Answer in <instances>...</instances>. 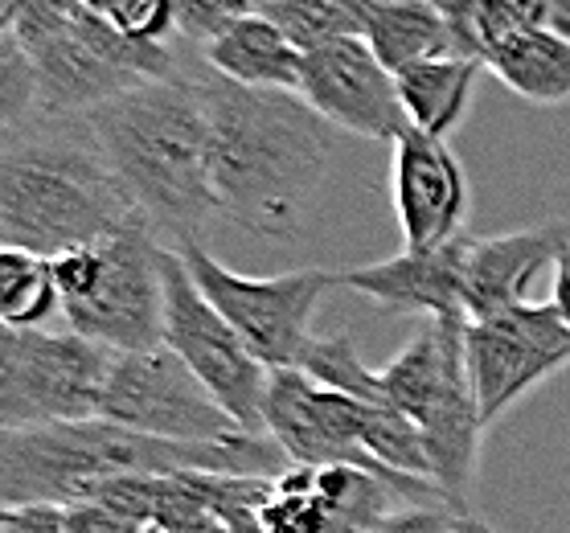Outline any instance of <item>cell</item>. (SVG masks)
<instances>
[{
    "label": "cell",
    "instance_id": "6da1fadb",
    "mask_svg": "<svg viewBox=\"0 0 570 533\" xmlns=\"http://www.w3.org/2000/svg\"><path fill=\"white\" fill-rule=\"evenodd\" d=\"M209 116V177L222 218L263 238H292L328 177L333 124L304 95L255 91L202 75Z\"/></svg>",
    "mask_w": 570,
    "mask_h": 533
},
{
    "label": "cell",
    "instance_id": "7a4b0ae2",
    "mask_svg": "<svg viewBox=\"0 0 570 533\" xmlns=\"http://www.w3.org/2000/svg\"><path fill=\"white\" fill-rule=\"evenodd\" d=\"M292 468L272 435L234 443H169L128 431L107 418L0 431V509L13 505H91L95 496L131 476L226 472L272 476Z\"/></svg>",
    "mask_w": 570,
    "mask_h": 533
},
{
    "label": "cell",
    "instance_id": "3957f363",
    "mask_svg": "<svg viewBox=\"0 0 570 533\" xmlns=\"http://www.w3.org/2000/svg\"><path fill=\"white\" fill-rule=\"evenodd\" d=\"M148 226L82 116H33L0 144V247L62 259Z\"/></svg>",
    "mask_w": 570,
    "mask_h": 533
},
{
    "label": "cell",
    "instance_id": "277c9868",
    "mask_svg": "<svg viewBox=\"0 0 570 533\" xmlns=\"http://www.w3.org/2000/svg\"><path fill=\"white\" fill-rule=\"evenodd\" d=\"M82 124L119 177L131 206L173 247L202 243L222 218L209 177V116L202 75L144 82L91 107Z\"/></svg>",
    "mask_w": 570,
    "mask_h": 533
},
{
    "label": "cell",
    "instance_id": "5b68a950",
    "mask_svg": "<svg viewBox=\"0 0 570 533\" xmlns=\"http://www.w3.org/2000/svg\"><path fill=\"white\" fill-rule=\"evenodd\" d=\"M386 403L399 406L423 435L431 476L460 513H468V493L476 481L480 418L476 386L468 369V320H423L411 345L382 369Z\"/></svg>",
    "mask_w": 570,
    "mask_h": 533
},
{
    "label": "cell",
    "instance_id": "8992f818",
    "mask_svg": "<svg viewBox=\"0 0 570 533\" xmlns=\"http://www.w3.org/2000/svg\"><path fill=\"white\" fill-rule=\"evenodd\" d=\"M165 238L153 226L53 259L66 328L111 353L165 345Z\"/></svg>",
    "mask_w": 570,
    "mask_h": 533
},
{
    "label": "cell",
    "instance_id": "52a82bcc",
    "mask_svg": "<svg viewBox=\"0 0 570 533\" xmlns=\"http://www.w3.org/2000/svg\"><path fill=\"white\" fill-rule=\"evenodd\" d=\"M21 46L38 75V116L53 119L87 116L91 107L124 91H136L144 82L185 75L173 46L131 41L87 9L46 38L21 41Z\"/></svg>",
    "mask_w": 570,
    "mask_h": 533
},
{
    "label": "cell",
    "instance_id": "ba28073f",
    "mask_svg": "<svg viewBox=\"0 0 570 533\" xmlns=\"http://www.w3.org/2000/svg\"><path fill=\"white\" fill-rule=\"evenodd\" d=\"M116 353L50 328L0 333V431L99 418Z\"/></svg>",
    "mask_w": 570,
    "mask_h": 533
},
{
    "label": "cell",
    "instance_id": "9c48e42d",
    "mask_svg": "<svg viewBox=\"0 0 570 533\" xmlns=\"http://www.w3.org/2000/svg\"><path fill=\"white\" fill-rule=\"evenodd\" d=\"M181 259L202 287V296L218 308L238 337L247 340V349L259 357L267 369H299L312 337V313L341 275L324 267H299L287 275H238L222 267L202 243H185Z\"/></svg>",
    "mask_w": 570,
    "mask_h": 533
},
{
    "label": "cell",
    "instance_id": "30bf717a",
    "mask_svg": "<svg viewBox=\"0 0 570 533\" xmlns=\"http://www.w3.org/2000/svg\"><path fill=\"white\" fill-rule=\"evenodd\" d=\"M99 418L169 443H234L250 435L169 345L116 353Z\"/></svg>",
    "mask_w": 570,
    "mask_h": 533
},
{
    "label": "cell",
    "instance_id": "8fae6325",
    "mask_svg": "<svg viewBox=\"0 0 570 533\" xmlns=\"http://www.w3.org/2000/svg\"><path fill=\"white\" fill-rule=\"evenodd\" d=\"M160 272H165V345L206 382V391L238 418V427L250 435H267L263 403H267L272 369L247 349V340L234 333L230 320L202 296L181 250L165 247Z\"/></svg>",
    "mask_w": 570,
    "mask_h": 533
},
{
    "label": "cell",
    "instance_id": "7c38bea8",
    "mask_svg": "<svg viewBox=\"0 0 570 533\" xmlns=\"http://www.w3.org/2000/svg\"><path fill=\"white\" fill-rule=\"evenodd\" d=\"M570 365V328L554 304H518L468 320V369L484 427Z\"/></svg>",
    "mask_w": 570,
    "mask_h": 533
},
{
    "label": "cell",
    "instance_id": "4fadbf2b",
    "mask_svg": "<svg viewBox=\"0 0 570 533\" xmlns=\"http://www.w3.org/2000/svg\"><path fill=\"white\" fill-rule=\"evenodd\" d=\"M362 418V398L324 391L304 369H272L263 423L292 468H365L386 481H415L386 472L365 452Z\"/></svg>",
    "mask_w": 570,
    "mask_h": 533
},
{
    "label": "cell",
    "instance_id": "5bb4252c",
    "mask_svg": "<svg viewBox=\"0 0 570 533\" xmlns=\"http://www.w3.org/2000/svg\"><path fill=\"white\" fill-rule=\"evenodd\" d=\"M299 95L333 128L353 131L362 140L394 148L411 131L406 107L399 99V82L365 38H341L304 53Z\"/></svg>",
    "mask_w": 570,
    "mask_h": 533
},
{
    "label": "cell",
    "instance_id": "9a60e30c",
    "mask_svg": "<svg viewBox=\"0 0 570 533\" xmlns=\"http://www.w3.org/2000/svg\"><path fill=\"white\" fill-rule=\"evenodd\" d=\"M390 201L399 214L402 250H440L464 235L468 177L452 144L406 131L390 148Z\"/></svg>",
    "mask_w": 570,
    "mask_h": 533
},
{
    "label": "cell",
    "instance_id": "2e32d148",
    "mask_svg": "<svg viewBox=\"0 0 570 533\" xmlns=\"http://www.w3.org/2000/svg\"><path fill=\"white\" fill-rule=\"evenodd\" d=\"M464 238L440 250H402L370 267L341 272V284L362 292L390 316H423V320H468L464 296Z\"/></svg>",
    "mask_w": 570,
    "mask_h": 533
},
{
    "label": "cell",
    "instance_id": "e0dca14e",
    "mask_svg": "<svg viewBox=\"0 0 570 533\" xmlns=\"http://www.w3.org/2000/svg\"><path fill=\"white\" fill-rule=\"evenodd\" d=\"M570 238L562 226H525L493 238H464L468 320L525 304V292L546 267H554Z\"/></svg>",
    "mask_w": 570,
    "mask_h": 533
},
{
    "label": "cell",
    "instance_id": "ac0fdd59",
    "mask_svg": "<svg viewBox=\"0 0 570 533\" xmlns=\"http://www.w3.org/2000/svg\"><path fill=\"white\" fill-rule=\"evenodd\" d=\"M202 58L218 79L255 91L299 95L304 82V50H296V41L263 13L238 17L218 41H209Z\"/></svg>",
    "mask_w": 570,
    "mask_h": 533
},
{
    "label": "cell",
    "instance_id": "d6986e66",
    "mask_svg": "<svg viewBox=\"0 0 570 533\" xmlns=\"http://www.w3.org/2000/svg\"><path fill=\"white\" fill-rule=\"evenodd\" d=\"M484 70L525 103H570V41L550 29H521L493 41L484 53Z\"/></svg>",
    "mask_w": 570,
    "mask_h": 533
},
{
    "label": "cell",
    "instance_id": "ffe728a7",
    "mask_svg": "<svg viewBox=\"0 0 570 533\" xmlns=\"http://www.w3.org/2000/svg\"><path fill=\"white\" fill-rule=\"evenodd\" d=\"M480 75H484V66L472 62V58H455V53L431 58V62H419L394 75L411 128L428 131L435 140H448L464 124Z\"/></svg>",
    "mask_w": 570,
    "mask_h": 533
},
{
    "label": "cell",
    "instance_id": "44dd1931",
    "mask_svg": "<svg viewBox=\"0 0 570 533\" xmlns=\"http://www.w3.org/2000/svg\"><path fill=\"white\" fill-rule=\"evenodd\" d=\"M365 41H370V50L382 58L390 75H402V70H411L419 62L455 53L448 21H443L435 0H370Z\"/></svg>",
    "mask_w": 570,
    "mask_h": 533
},
{
    "label": "cell",
    "instance_id": "7402d4cb",
    "mask_svg": "<svg viewBox=\"0 0 570 533\" xmlns=\"http://www.w3.org/2000/svg\"><path fill=\"white\" fill-rule=\"evenodd\" d=\"M50 316H62V292L53 263L0 247V320L4 328H46Z\"/></svg>",
    "mask_w": 570,
    "mask_h": 533
},
{
    "label": "cell",
    "instance_id": "603a6c76",
    "mask_svg": "<svg viewBox=\"0 0 570 533\" xmlns=\"http://www.w3.org/2000/svg\"><path fill=\"white\" fill-rule=\"evenodd\" d=\"M255 13L284 29L296 50L312 53L341 38H365L370 0H259Z\"/></svg>",
    "mask_w": 570,
    "mask_h": 533
},
{
    "label": "cell",
    "instance_id": "cb8c5ba5",
    "mask_svg": "<svg viewBox=\"0 0 570 533\" xmlns=\"http://www.w3.org/2000/svg\"><path fill=\"white\" fill-rule=\"evenodd\" d=\"M299 369L324 386V391L350 394V398H362V403H386V391H382V374L365 369L362 353L353 345L350 333H337V337H316L304 353Z\"/></svg>",
    "mask_w": 570,
    "mask_h": 533
},
{
    "label": "cell",
    "instance_id": "d4e9b609",
    "mask_svg": "<svg viewBox=\"0 0 570 533\" xmlns=\"http://www.w3.org/2000/svg\"><path fill=\"white\" fill-rule=\"evenodd\" d=\"M38 116V75L13 29H0V119L4 131Z\"/></svg>",
    "mask_w": 570,
    "mask_h": 533
},
{
    "label": "cell",
    "instance_id": "484cf974",
    "mask_svg": "<svg viewBox=\"0 0 570 533\" xmlns=\"http://www.w3.org/2000/svg\"><path fill=\"white\" fill-rule=\"evenodd\" d=\"M87 13H95L104 26L131 41H153V46H169L177 33L173 21V0H82Z\"/></svg>",
    "mask_w": 570,
    "mask_h": 533
},
{
    "label": "cell",
    "instance_id": "4316f807",
    "mask_svg": "<svg viewBox=\"0 0 570 533\" xmlns=\"http://www.w3.org/2000/svg\"><path fill=\"white\" fill-rule=\"evenodd\" d=\"M255 13L250 0H173V21L185 41H194L206 50L209 41H218L238 17Z\"/></svg>",
    "mask_w": 570,
    "mask_h": 533
},
{
    "label": "cell",
    "instance_id": "83f0119b",
    "mask_svg": "<svg viewBox=\"0 0 570 533\" xmlns=\"http://www.w3.org/2000/svg\"><path fill=\"white\" fill-rule=\"evenodd\" d=\"M480 13V38H484V53L489 46L521 29H546L550 17V0H476Z\"/></svg>",
    "mask_w": 570,
    "mask_h": 533
},
{
    "label": "cell",
    "instance_id": "f1b7e54d",
    "mask_svg": "<svg viewBox=\"0 0 570 533\" xmlns=\"http://www.w3.org/2000/svg\"><path fill=\"white\" fill-rule=\"evenodd\" d=\"M468 517L455 505H402L365 533H464Z\"/></svg>",
    "mask_w": 570,
    "mask_h": 533
},
{
    "label": "cell",
    "instance_id": "f546056e",
    "mask_svg": "<svg viewBox=\"0 0 570 533\" xmlns=\"http://www.w3.org/2000/svg\"><path fill=\"white\" fill-rule=\"evenodd\" d=\"M0 533H70V509L62 505L0 509Z\"/></svg>",
    "mask_w": 570,
    "mask_h": 533
},
{
    "label": "cell",
    "instance_id": "4dcf8cb0",
    "mask_svg": "<svg viewBox=\"0 0 570 533\" xmlns=\"http://www.w3.org/2000/svg\"><path fill=\"white\" fill-rule=\"evenodd\" d=\"M550 304H554V313L562 316V325L570 328V243L562 247V255H558V263H554V296H550Z\"/></svg>",
    "mask_w": 570,
    "mask_h": 533
},
{
    "label": "cell",
    "instance_id": "1f68e13d",
    "mask_svg": "<svg viewBox=\"0 0 570 533\" xmlns=\"http://www.w3.org/2000/svg\"><path fill=\"white\" fill-rule=\"evenodd\" d=\"M546 29L570 41V0H550V17H546Z\"/></svg>",
    "mask_w": 570,
    "mask_h": 533
},
{
    "label": "cell",
    "instance_id": "d6a6232c",
    "mask_svg": "<svg viewBox=\"0 0 570 533\" xmlns=\"http://www.w3.org/2000/svg\"><path fill=\"white\" fill-rule=\"evenodd\" d=\"M464 533H497V530H493V525H484V521H476V517H468Z\"/></svg>",
    "mask_w": 570,
    "mask_h": 533
},
{
    "label": "cell",
    "instance_id": "836d02e7",
    "mask_svg": "<svg viewBox=\"0 0 570 533\" xmlns=\"http://www.w3.org/2000/svg\"><path fill=\"white\" fill-rule=\"evenodd\" d=\"M250 4H259V0H250Z\"/></svg>",
    "mask_w": 570,
    "mask_h": 533
}]
</instances>
